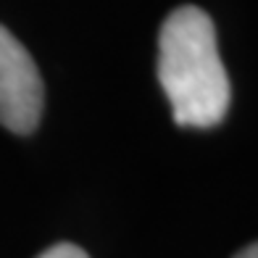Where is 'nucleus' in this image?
I'll use <instances>...</instances> for the list:
<instances>
[{
	"mask_svg": "<svg viewBox=\"0 0 258 258\" xmlns=\"http://www.w3.org/2000/svg\"><path fill=\"white\" fill-rule=\"evenodd\" d=\"M37 258H90L79 245H72V242H55L50 245L48 250H42Z\"/></svg>",
	"mask_w": 258,
	"mask_h": 258,
	"instance_id": "nucleus-3",
	"label": "nucleus"
},
{
	"mask_svg": "<svg viewBox=\"0 0 258 258\" xmlns=\"http://www.w3.org/2000/svg\"><path fill=\"white\" fill-rule=\"evenodd\" d=\"M158 82L179 126H216L229 111V77L206 11L179 6L158 34Z\"/></svg>",
	"mask_w": 258,
	"mask_h": 258,
	"instance_id": "nucleus-1",
	"label": "nucleus"
},
{
	"mask_svg": "<svg viewBox=\"0 0 258 258\" xmlns=\"http://www.w3.org/2000/svg\"><path fill=\"white\" fill-rule=\"evenodd\" d=\"M234 258H258V250H255V242H250V245H245V248L234 255Z\"/></svg>",
	"mask_w": 258,
	"mask_h": 258,
	"instance_id": "nucleus-4",
	"label": "nucleus"
},
{
	"mask_svg": "<svg viewBox=\"0 0 258 258\" xmlns=\"http://www.w3.org/2000/svg\"><path fill=\"white\" fill-rule=\"evenodd\" d=\"M42 116V79L29 50L0 24V124L16 135L37 129Z\"/></svg>",
	"mask_w": 258,
	"mask_h": 258,
	"instance_id": "nucleus-2",
	"label": "nucleus"
}]
</instances>
